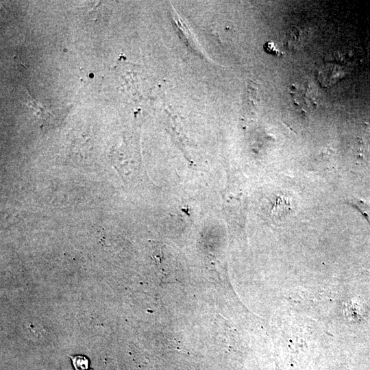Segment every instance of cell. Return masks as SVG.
<instances>
[{
	"instance_id": "6da1fadb",
	"label": "cell",
	"mask_w": 370,
	"mask_h": 370,
	"mask_svg": "<svg viewBox=\"0 0 370 370\" xmlns=\"http://www.w3.org/2000/svg\"><path fill=\"white\" fill-rule=\"evenodd\" d=\"M347 204L357 209L370 224V203L353 197L347 200Z\"/></svg>"
},
{
	"instance_id": "7a4b0ae2",
	"label": "cell",
	"mask_w": 370,
	"mask_h": 370,
	"mask_svg": "<svg viewBox=\"0 0 370 370\" xmlns=\"http://www.w3.org/2000/svg\"><path fill=\"white\" fill-rule=\"evenodd\" d=\"M73 364L76 370H86L88 365V359L82 356H77L72 358Z\"/></svg>"
},
{
	"instance_id": "3957f363",
	"label": "cell",
	"mask_w": 370,
	"mask_h": 370,
	"mask_svg": "<svg viewBox=\"0 0 370 370\" xmlns=\"http://www.w3.org/2000/svg\"><path fill=\"white\" fill-rule=\"evenodd\" d=\"M263 48L264 51L272 55H278L279 51L277 49L276 45L273 42L268 41L267 42L264 46Z\"/></svg>"
}]
</instances>
